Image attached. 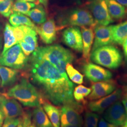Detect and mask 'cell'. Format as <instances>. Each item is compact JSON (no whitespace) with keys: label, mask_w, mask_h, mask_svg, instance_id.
I'll use <instances>...</instances> for the list:
<instances>
[{"label":"cell","mask_w":127,"mask_h":127,"mask_svg":"<svg viewBox=\"0 0 127 127\" xmlns=\"http://www.w3.org/2000/svg\"><path fill=\"white\" fill-rule=\"evenodd\" d=\"M30 70L32 82L53 104H68L79 111L82 110V106L73 99V83L48 61L32 54Z\"/></svg>","instance_id":"6da1fadb"},{"label":"cell","mask_w":127,"mask_h":127,"mask_svg":"<svg viewBox=\"0 0 127 127\" xmlns=\"http://www.w3.org/2000/svg\"><path fill=\"white\" fill-rule=\"evenodd\" d=\"M33 55L48 61L65 77H68L65 72L66 65L74 59L71 51L58 45L38 47Z\"/></svg>","instance_id":"7a4b0ae2"},{"label":"cell","mask_w":127,"mask_h":127,"mask_svg":"<svg viewBox=\"0 0 127 127\" xmlns=\"http://www.w3.org/2000/svg\"><path fill=\"white\" fill-rule=\"evenodd\" d=\"M7 95L18 100L25 106L37 107L42 103V98L35 88L24 78L9 89Z\"/></svg>","instance_id":"3957f363"},{"label":"cell","mask_w":127,"mask_h":127,"mask_svg":"<svg viewBox=\"0 0 127 127\" xmlns=\"http://www.w3.org/2000/svg\"><path fill=\"white\" fill-rule=\"evenodd\" d=\"M95 63L110 69H116L123 62L121 51L114 46H104L92 51L90 57Z\"/></svg>","instance_id":"277c9868"},{"label":"cell","mask_w":127,"mask_h":127,"mask_svg":"<svg viewBox=\"0 0 127 127\" xmlns=\"http://www.w3.org/2000/svg\"><path fill=\"white\" fill-rule=\"evenodd\" d=\"M29 60L19 44L10 48L0 56V64L15 69L25 67Z\"/></svg>","instance_id":"5b68a950"},{"label":"cell","mask_w":127,"mask_h":127,"mask_svg":"<svg viewBox=\"0 0 127 127\" xmlns=\"http://www.w3.org/2000/svg\"><path fill=\"white\" fill-rule=\"evenodd\" d=\"M64 23L71 26L94 28L96 25L92 14L87 10L76 8L72 10L66 17Z\"/></svg>","instance_id":"8992f818"},{"label":"cell","mask_w":127,"mask_h":127,"mask_svg":"<svg viewBox=\"0 0 127 127\" xmlns=\"http://www.w3.org/2000/svg\"><path fill=\"white\" fill-rule=\"evenodd\" d=\"M88 7L96 24L107 26L114 22L105 0H90Z\"/></svg>","instance_id":"52a82bcc"},{"label":"cell","mask_w":127,"mask_h":127,"mask_svg":"<svg viewBox=\"0 0 127 127\" xmlns=\"http://www.w3.org/2000/svg\"><path fill=\"white\" fill-rule=\"evenodd\" d=\"M104 119L116 127H121L125 123L127 113L123 103L117 101L105 110Z\"/></svg>","instance_id":"ba28073f"},{"label":"cell","mask_w":127,"mask_h":127,"mask_svg":"<svg viewBox=\"0 0 127 127\" xmlns=\"http://www.w3.org/2000/svg\"><path fill=\"white\" fill-rule=\"evenodd\" d=\"M25 35V26L13 27L6 24L3 31L4 45L1 54L11 47L18 44L22 40Z\"/></svg>","instance_id":"9c48e42d"},{"label":"cell","mask_w":127,"mask_h":127,"mask_svg":"<svg viewBox=\"0 0 127 127\" xmlns=\"http://www.w3.org/2000/svg\"><path fill=\"white\" fill-rule=\"evenodd\" d=\"M122 95L123 90L122 89L115 90L108 95L91 101L88 104V108L92 112L101 113L120 99Z\"/></svg>","instance_id":"30bf717a"},{"label":"cell","mask_w":127,"mask_h":127,"mask_svg":"<svg viewBox=\"0 0 127 127\" xmlns=\"http://www.w3.org/2000/svg\"><path fill=\"white\" fill-rule=\"evenodd\" d=\"M83 71L87 78L93 82L108 81L113 77L110 71L95 64L89 63L84 64Z\"/></svg>","instance_id":"8fae6325"},{"label":"cell","mask_w":127,"mask_h":127,"mask_svg":"<svg viewBox=\"0 0 127 127\" xmlns=\"http://www.w3.org/2000/svg\"><path fill=\"white\" fill-rule=\"evenodd\" d=\"M64 42L73 50L81 52L83 50L82 32L77 27H70L64 30L62 33Z\"/></svg>","instance_id":"7c38bea8"},{"label":"cell","mask_w":127,"mask_h":127,"mask_svg":"<svg viewBox=\"0 0 127 127\" xmlns=\"http://www.w3.org/2000/svg\"><path fill=\"white\" fill-rule=\"evenodd\" d=\"M95 40L92 51L101 47L111 45L113 42L112 26L96 25L94 27Z\"/></svg>","instance_id":"4fadbf2b"},{"label":"cell","mask_w":127,"mask_h":127,"mask_svg":"<svg viewBox=\"0 0 127 127\" xmlns=\"http://www.w3.org/2000/svg\"><path fill=\"white\" fill-rule=\"evenodd\" d=\"M116 85L112 81H106L93 83L91 85V91L88 96V99L96 100L108 95L115 90Z\"/></svg>","instance_id":"5bb4252c"},{"label":"cell","mask_w":127,"mask_h":127,"mask_svg":"<svg viewBox=\"0 0 127 127\" xmlns=\"http://www.w3.org/2000/svg\"><path fill=\"white\" fill-rule=\"evenodd\" d=\"M79 111L72 106L64 104L60 109L61 125L70 124L82 126V119Z\"/></svg>","instance_id":"9a60e30c"},{"label":"cell","mask_w":127,"mask_h":127,"mask_svg":"<svg viewBox=\"0 0 127 127\" xmlns=\"http://www.w3.org/2000/svg\"><path fill=\"white\" fill-rule=\"evenodd\" d=\"M19 44L26 56H29L36 50L38 43L35 30L25 26V35Z\"/></svg>","instance_id":"2e32d148"},{"label":"cell","mask_w":127,"mask_h":127,"mask_svg":"<svg viewBox=\"0 0 127 127\" xmlns=\"http://www.w3.org/2000/svg\"><path fill=\"white\" fill-rule=\"evenodd\" d=\"M36 31L46 44H50L56 40L57 27L53 19H49L40 27H37Z\"/></svg>","instance_id":"e0dca14e"},{"label":"cell","mask_w":127,"mask_h":127,"mask_svg":"<svg viewBox=\"0 0 127 127\" xmlns=\"http://www.w3.org/2000/svg\"><path fill=\"white\" fill-rule=\"evenodd\" d=\"M0 108L5 118H17L24 114L22 106L14 99L5 98L0 103Z\"/></svg>","instance_id":"ac0fdd59"},{"label":"cell","mask_w":127,"mask_h":127,"mask_svg":"<svg viewBox=\"0 0 127 127\" xmlns=\"http://www.w3.org/2000/svg\"><path fill=\"white\" fill-rule=\"evenodd\" d=\"M82 35L83 43V57L88 60L94 38V32L91 27H82Z\"/></svg>","instance_id":"d6986e66"},{"label":"cell","mask_w":127,"mask_h":127,"mask_svg":"<svg viewBox=\"0 0 127 127\" xmlns=\"http://www.w3.org/2000/svg\"><path fill=\"white\" fill-rule=\"evenodd\" d=\"M113 42L122 45L127 38V21L112 26Z\"/></svg>","instance_id":"ffe728a7"},{"label":"cell","mask_w":127,"mask_h":127,"mask_svg":"<svg viewBox=\"0 0 127 127\" xmlns=\"http://www.w3.org/2000/svg\"><path fill=\"white\" fill-rule=\"evenodd\" d=\"M109 14L113 19H121L124 18L126 11L125 7L115 0H105Z\"/></svg>","instance_id":"44dd1931"},{"label":"cell","mask_w":127,"mask_h":127,"mask_svg":"<svg viewBox=\"0 0 127 127\" xmlns=\"http://www.w3.org/2000/svg\"><path fill=\"white\" fill-rule=\"evenodd\" d=\"M18 72L13 69L0 66V76L1 79V86H10L17 79Z\"/></svg>","instance_id":"7402d4cb"},{"label":"cell","mask_w":127,"mask_h":127,"mask_svg":"<svg viewBox=\"0 0 127 127\" xmlns=\"http://www.w3.org/2000/svg\"><path fill=\"white\" fill-rule=\"evenodd\" d=\"M32 115L37 127H54L41 105L34 109Z\"/></svg>","instance_id":"603a6c76"},{"label":"cell","mask_w":127,"mask_h":127,"mask_svg":"<svg viewBox=\"0 0 127 127\" xmlns=\"http://www.w3.org/2000/svg\"><path fill=\"white\" fill-rule=\"evenodd\" d=\"M9 22L13 27H18L20 26H26L31 27L36 31V27L32 22L30 19L23 14L14 12L10 15Z\"/></svg>","instance_id":"cb8c5ba5"},{"label":"cell","mask_w":127,"mask_h":127,"mask_svg":"<svg viewBox=\"0 0 127 127\" xmlns=\"http://www.w3.org/2000/svg\"><path fill=\"white\" fill-rule=\"evenodd\" d=\"M43 108L54 127L60 126V110L49 103H44Z\"/></svg>","instance_id":"d4e9b609"},{"label":"cell","mask_w":127,"mask_h":127,"mask_svg":"<svg viewBox=\"0 0 127 127\" xmlns=\"http://www.w3.org/2000/svg\"><path fill=\"white\" fill-rule=\"evenodd\" d=\"M26 15L29 16L34 22L37 24H43L46 20L45 10L41 5L37 6L34 8L30 10Z\"/></svg>","instance_id":"484cf974"},{"label":"cell","mask_w":127,"mask_h":127,"mask_svg":"<svg viewBox=\"0 0 127 127\" xmlns=\"http://www.w3.org/2000/svg\"><path fill=\"white\" fill-rule=\"evenodd\" d=\"M35 7V4L23 0H16L14 3L12 12L26 14L31 9Z\"/></svg>","instance_id":"4316f807"},{"label":"cell","mask_w":127,"mask_h":127,"mask_svg":"<svg viewBox=\"0 0 127 127\" xmlns=\"http://www.w3.org/2000/svg\"><path fill=\"white\" fill-rule=\"evenodd\" d=\"M65 70L67 75L72 82L78 84H81L83 82V75L73 67L71 64H68Z\"/></svg>","instance_id":"83f0119b"},{"label":"cell","mask_w":127,"mask_h":127,"mask_svg":"<svg viewBox=\"0 0 127 127\" xmlns=\"http://www.w3.org/2000/svg\"><path fill=\"white\" fill-rule=\"evenodd\" d=\"M91 91L90 88L84 86L82 85H79L75 88L73 92V95L75 100L77 102L84 100L85 97L90 95Z\"/></svg>","instance_id":"f1b7e54d"},{"label":"cell","mask_w":127,"mask_h":127,"mask_svg":"<svg viewBox=\"0 0 127 127\" xmlns=\"http://www.w3.org/2000/svg\"><path fill=\"white\" fill-rule=\"evenodd\" d=\"M99 118L97 114L87 112L85 115L84 127H97Z\"/></svg>","instance_id":"f546056e"},{"label":"cell","mask_w":127,"mask_h":127,"mask_svg":"<svg viewBox=\"0 0 127 127\" xmlns=\"http://www.w3.org/2000/svg\"><path fill=\"white\" fill-rule=\"evenodd\" d=\"M14 0H4L0 2V14L5 18L10 16Z\"/></svg>","instance_id":"4dcf8cb0"},{"label":"cell","mask_w":127,"mask_h":127,"mask_svg":"<svg viewBox=\"0 0 127 127\" xmlns=\"http://www.w3.org/2000/svg\"><path fill=\"white\" fill-rule=\"evenodd\" d=\"M21 120L20 118H5L2 127H17Z\"/></svg>","instance_id":"1f68e13d"},{"label":"cell","mask_w":127,"mask_h":127,"mask_svg":"<svg viewBox=\"0 0 127 127\" xmlns=\"http://www.w3.org/2000/svg\"><path fill=\"white\" fill-rule=\"evenodd\" d=\"M31 124V114L30 113L24 114L20 123L17 127H28Z\"/></svg>","instance_id":"d6a6232c"},{"label":"cell","mask_w":127,"mask_h":127,"mask_svg":"<svg viewBox=\"0 0 127 127\" xmlns=\"http://www.w3.org/2000/svg\"><path fill=\"white\" fill-rule=\"evenodd\" d=\"M98 127H117L113 124L108 123L104 118H102L98 122Z\"/></svg>","instance_id":"836d02e7"},{"label":"cell","mask_w":127,"mask_h":127,"mask_svg":"<svg viewBox=\"0 0 127 127\" xmlns=\"http://www.w3.org/2000/svg\"><path fill=\"white\" fill-rule=\"evenodd\" d=\"M123 50H124V55L125 58V61L127 64V38L124 41L123 44Z\"/></svg>","instance_id":"e575fe53"},{"label":"cell","mask_w":127,"mask_h":127,"mask_svg":"<svg viewBox=\"0 0 127 127\" xmlns=\"http://www.w3.org/2000/svg\"><path fill=\"white\" fill-rule=\"evenodd\" d=\"M122 103L125 109L127 115V93H126L123 96L122 99Z\"/></svg>","instance_id":"d590c367"},{"label":"cell","mask_w":127,"mask_h":127,"mask_svg":"<svg viewBox=\"0 0 127 127\" xmlns=\"http://www.w3.org/2000/svg\"><path fill=\"white\" fill-rule=\"evenodd\" d=\"M4 115L0 108V127H1L3 124V122L4 121Z\"/></svg>","instance_id":"8d00e7d4"},{"label":"cell","mask_w":127,"mask_h":127,"mask_svg":"<svg viewBox=\"0 0 127 127\" xmlns=\"http://www.w3.org/2000/svg\"><path fill=\"white\" fill-rule=\"evenodd\" d=\"M120 4L125 7H127V0H115Z\"/></svg>","instance_id":"74e56055"},{"label":"cell","mask_w":127,"mask_h":127,"mask_svg":"<svg viewBox=\"0 0 127 127\" xmlns=\"http://www.w3.org/2000/svg\"><path fill=\"white\" fill-rule=\"evenodd\" d=\"M39 3L43 5L46 8H47L48 4V0H38Z\"/></svg>","instance_id":"f35d334b"},{"label":"cell","mask_w":127,"mask_h":127,"mask_svg":"<svg viewBox=\"0 0 127 127\" xmlns=\"http://www.w3.org/2000/svg\"><path fill=\"white\" fill-rule=\"evenodd\" d=\"M61 127H82V126L73 125H70V124H66V125H61Z\"/></svg>","instance_id":"ab89813d"},{"label":"cell","mask_w":127,"mask_h":127,"mask_svg":"<svg viewBox=\"0 0 127 127\" xmlns=\"http://www.w3.org/2000/svg\"><path fill=\"white\" fill-rule=\"evenodd\" d=\"M25 0V1H26L27 2H32V3H34L35 4L36 3V4H38L39 2H38V0Z\"/></svg>","instance_id":"60d3db41"},{"label":"cell","mask_w":127,"mask_h":127,"mask_svg":"<svg viewBox=\"0 0 127 127\" xmlns=\"http://www.w3.org/2000/svg\"><path fill=\"white\" fill-rule=\"evenodd\" d=\"M1 45H2V38H1V34L0 33V50L1 49Z\"/></svg>","instance_id":"b9f144b4"},{"label":"cell","mask_w":127,"mask_h":127,"mask_svg":"<svg viewBox=\"0 0 127 127\" xmlns=\"http://www.w3.org/2000/svg\"><path fill=\"white\" fill-rule=\"evenodd\" d=\"M4 98H5V97L4 96L0 95V103L2 100H3Z\"/></svg>","instance_id":"7bdbcfd3"},{"label":"cell","mask_w":127,"mask_h":127,"mask_svg":"<svg viewBox=\"0 0 127 127\" xmlns=\"http://www.w3.org/2000/svg\"><path fill=\"white\" fill-rule=\"evenodd\" d=\"M120 127H127V119L125 123H124V124L123 125V126H122Z\"/></svg>","instance_id":"ee69618b"},{"label":"cell","mask_w":127,"mask_h":127,"mask_svg":"<svg viewBox=\"0 0 127 127\" xmlns=\"http://www.w3.org/2000/svg\"><path fill=\"white\" fill-rule=\"evenodd\" d=\"M28 127H35V126H34V125H31H31H30V126H28Z\"/></svg>","instance_id":"f6af8a7d"},{"label":"cell","mask_w":127,"mask_h":127,"mask_svg":"<svg viewBox=\"0 0 127 127\" xmlns=\"http://www.w3.org/2000/svg\"><path fill=\"white\" fill-rule=\"evenodd\" d=\"M3 0H0V1H3Z\"/></svg>","instance_id":"bcb514c9"},{"label":"cell","mask_w":127,"mask_h":127,"mask_svg":"<svg viewBox=\"0 0 127 127\" xmlns=\"http://www.w3.org/2000/svg\"></svg>","instance_id":"7dc6e473"}]
</instances>
